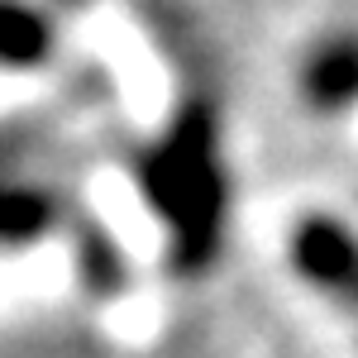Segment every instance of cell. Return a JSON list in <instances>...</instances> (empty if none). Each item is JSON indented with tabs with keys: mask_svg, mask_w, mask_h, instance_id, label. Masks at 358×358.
<instances>
[{
	"mask_svg": "<svg viewBox=\"0 0 358 358\" xmlns=\"http://www.w3.org/2000/svg\"><path fill=\"white\" fill-rule=\"evenodd\" d=\"M138 192H148V206L167 234L172 268L201 273L224 234V153L220 129L206 115V106L182 110V120L167 129L138 167Z\"/></svg>",
	"mask_w": 358,
	"mask_h": 358,
	"instance_id": "1",
	"label": "cell"
},
{
	"mask_svg": "<svg viewBox=\"0 0 358 358\" xmlns=\"http://www.w3.org/2000/svg\"><path fill=\"white\" fill-rule=\"evenodd\" d=\"M287 268L330 301L358 296V229L320 210L296 215L287 229Z\"/></svg>",
	"mask_w": 358,
	"mask_h": 358,
	"instance_id": "2",
	"label": "cell"
},
{
	"mask_svg": "<svg viewBox=\"0 0 358 358\" xmlns=\"http://www.w3.org/2000/svg\"><path fill=\"white\" fill-rule=\"evenodd\" d=\"M296 101L315 120H344L358 110V29L354 24H330L315 34L296 57Z\"/></svg>",
	"mask_w": 358,
	"mask_h": 358,
	"instance_id": "3",
	"label": "cell"
},
{
	"mask_svg": "<svg viewBox=\"0 0 358 358\" xmlns=\"http://www.w3.org/2000/svg\"><path fill=\"white\" fill-rule=\"evenodd\" d=\"M53 0H0V72H38L57 53Z\"/></svg>",
	"mask_w": 358,
	"mask_h": 358,
	"instance_id": "4",
	"label": "cell"
},
{
	"mask_svg": "<svg viewBox=\"0 0 358 358\" xmlns=\"http://www.w3.org/2000/svg\"><path fill=\"white\" fill-rule=\"evenodd\" d=\"M62 220V206L34 177H0V248H29L48 239Z\"/></svg>",
	"mask_w": 358,
	"mask_h": 358,
	"instance_id": "5",
	"label": "cell"
},
{
	"mask_svg": "<svg viewBox=\"0 0 358 358\" xmlns=\"http://www.w3.org/2000/svg\"><path fill=\"white\" fill-rule=\"evenodd\" d=\"M53 5H62V10H77V5H86V0H53Z\"/></svg>",
	"mask_w": 358,
	"mask_h": 358,
	"instance_id": "6",
	"label": "cell"
}]
</instances>
